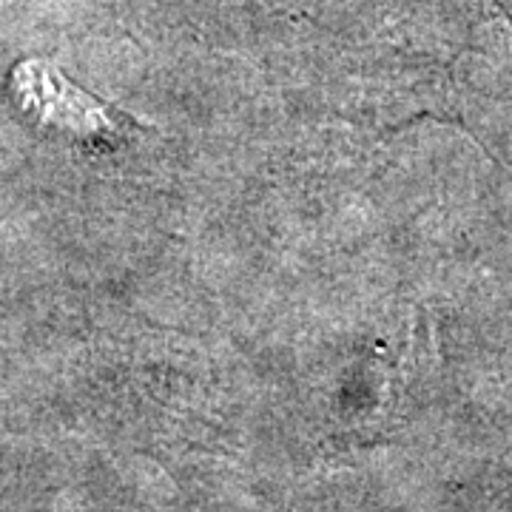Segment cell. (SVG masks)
Here are the masks:
<instances>
[{
  "mask_svg": "<svg viewBox=\"0 0 512 512\" xmlns=\"http://www.w3.org/2000/svg\"><path fill=\"white\" fill-rule=\"evenodd\" d=\"M12 92L18 106L37 123L63 131L69 137H103L114 131L109 109L92 94L80 92L55 66L26 60L12 74Z\"/></svg>",
  "mask_w": 512,
  "mask_h": 512,
  "instance_id": "1",
  "label": "cell"
}]
</instances>
